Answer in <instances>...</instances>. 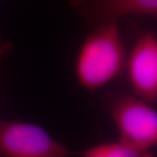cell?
Returning a JSON list of instances; mask_svg holds the SVG:
<instances>
[{
    "label": "cell",
    "instance_id": "7",
    "mask_svg": "<svg viewBox=\"0 0 157 157\" xmlns=\"http://www.w3.org/2000/svg\"><path fill=\"white\" fill-rule=\"evenodd\" d=\"M10 50H11V43L6 41L0 35V67L4 58L7 55Z\"/></svg>",
    "mask_w": 157,
    "mask_h": 157
},
{
    "label": "cell",
    "instance_id": "1",
    "mask_svg": "<svg viewBox=\"0 0 157 157\" xmlns=\"http://www.w3.org/2000/svg\"><path fill=\"white\" fill-rule=\"evenodd\" d=\"M127 55L117 22L95 25L75 58L74 73L78 85L90 92L106 86L123 72Z\"/></svg>",
    "mask_w": 157,
    "mask_h": 157
},
{
    "label": "cell",
    "instance_id": "3",
    "mask_svg": "<svg viewBox=\"0 0 157 157\" xmlns=\"http://www.w3.org/2000/svg\"><path fill=\"white\" fill-rule=\"evenodd\" d=\"M72 153L37 124L0 121V157H70Z\"/></svg>",
    "mask_w": 157,
    "mask_h": 157
},
{
    "label": "cell",
    "instance_id": "6",
    "mask_svg": "<svg viewBox=\"0 0 157 157\" xmlns=\"http://www.w3.org/2000/svg\"><path fill=\"white\" fill-rule=\"evenodd\" d=\"M79 157H153L151 152H143L121 140L107 141L78 152Z\"/></svg>",
    "mask_w": 157,
    "mask_h": 157
},
{
    "label": "cell",
    "instance_id": "4",
    "mask_svg": "<svg viewBox=\"0 0 157 157\" xmlns=\"http://www.w3.org/2000/svg\"><path fill=\"white\" fill-rule=\"evenodd\" d=\"M127 72L135 96L148 103L157 99V38L152 32L142 34L127 55Z\"/></svg>",
    "mask_w": 157,
    "mask_h": 157
},
{
    "label": "cell",
    "instance_id": "2",
    "mask_svg": "<svg viewBox=\"0 0 157 157\" xmlns=\"http://www.w3.org/2000/svg\"><path fill=\"white\" fill-rule=\"evenodd\" d=\"M118 140L143 152L157 143V112L151 104L136 96L117 99L111 107Z\"/></svg>",
    "mask_w": 157,
    "mask_h": 157
},
{
    "label": "cell",
    "instance_id": "5",
    "mask_svg": "<svg viewBox=\"0 0 157 157\" xmlns=\"http://www.w3.org/2000/svg\"><path fill=\"white\" fill-rule=\"evenodd\" d=\"M78 13L95 25L127 16L156 17L157 0H71Z\"/></svg>",
    "mask_w": 157,
    "mask_h": 157
}]
</instances>
